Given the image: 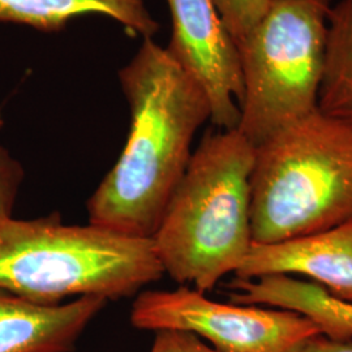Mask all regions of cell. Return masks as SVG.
I'll return each mask as SVG.
<instances>
[{"label": "cell", "mask_w": 352, "mask_h": 352, "mask_svg": "<svg viewBox=\"0 0 352 352\" xmlns=\"http://www.w3.org/2000/svg\"><path fill=\"white\" fill-rule=\"evenodd\" d=\"M333 0H270L236 42L243 76L240 133L256 148L317 110Z\"/></svg>", "instance_id": "5b68a950"}, {"label": "cell", "mask_w": 352, "mask_h": 352, "mask_svg": "<svg viewBox=\"0 0 352 352\" xmlns=\"http://www.w3.org/2000/svg\"><path fill=\"white\" fill-rule=\"evenodd\" d=\"M149 352H219L193 333L184 330H158Z\"/></svg>", "instance_id": "9a60e30c"}, {"label": "cell", "mask_w": 352, "mask_h": 352, "mask_svg": "<svg viewBox=\"0 0 352 352\" xmlns=\"http://www.w3.org/2000/svg\"><path fill=\"white\" fill-rule=\"evenodd\" d=\"M103 14L144 39L160 25L145 0H0V23L30 26L39 32H60L77 16Z\"/></svg>", "instance_id": "8fae6325"}, {"label": "cell", "mask_w": 352, "mask_h": 352, "mask_svg": "<svg viewBox=\"0 0 352 352\" xmlns=\"http://www.w3.org/2000/svg\"><path fill=\"white\" fill-rule=\"evenodd\" d=\"M254 146L235 129L209 132L151 236L164 274L208 292L239 270L251 250Z\"/></svg>", "instance_id": "7a4b0ae2"}, {"label": "cell", "mask_w": 352, "mask_h": 352, "mask_svg": "<svg viewBox=\"0 0 352 352\" xmlns=\"http://www.w3.org/2000/svg\"><path fill=\"white\" fill-rule=\"evenodd\" d=\"M302 276L352 304V219L324 231L270 244L253 243L235 278Z\"/></svg>", "instance_id": "ba28073f"}, {"label": "cell", "mask_w": 352, "mask_h": 352, "mask_svg": "<svg viewBox=\"0 0 352 352\" xmlns=\"http://www.w3.org/2000/svg\"><path fill=\"white\" fill-rule=\"evenodd\" d=\"M317 110L352 122V0H340L329 12Z\"/></svg>", "instance_id": "7c38bea8"}, {"label": "cell", "mask_w": 352, "mask_h": 352, "mask_svg": "<svg viewBox=\"0 0 352 352\" xmlns=\"http://www.w3.org/2000/svg\"><path fill=\"white\" fill-rule=\"evenodd\" d=\"M4 119L0 115V131ZM25 179V170L11 151L0 145V214L13 215L19 193Z\"/></svg>", "instance_id": "5bb4252c"}, {"label": "cell", "mask_w": 352, "mask_h": 352, "mask_svg": "<svg viewBox=\"0 0 352 352\" xmlns=\"http://www.w3.org/2000/svg\"><path fill=\"white\" fill-rule=\"evenodd\" d=\"M352 219V122L316 110L254 148L253 243L295 239Z\"/></svg>", "instance_id": "277c9868"}, {"label": "cell", "mask_w": 352, "mask_h": 352, "mask_svg": "<svg viewBox=\"0 0 352 352\" xmlns=\"http://www.w3.org/2000/svg\"><path fill=\"white\" fill-rule=\"evenodd\" d=\"M107 304L102 296L85 295L47 305L0 289V352H74Z\"/></svg>", "instance_id": "9c48e42d"}, {"label": "cell", "mask_w": 352, "mask_h": 352, "mask_svg": "<svg viewBox=\"0 0 352 352\" xmlns=\"http://www.w3.org/2000/svg\"><path fill=\"white\" fill-rule=\"evenodd\" d=\"M119 81L131 128L116 164L89 197V223L151 239L187 170L195 135L210 120V102L153 38L119 71Z\"/></svg>", "instance_id": "6da1fadb"}, {"label": "cell", "mask_w": 352, "mask_h": 352, "mask_svg": "<svg viewBox=\"0 0 352 352\" xmlns=\"http://www.w3.org/2000/svg\"><path fill=\"white\" fill-rule=\"evenodd\" d=\"M167 4L173 33L164 49L205 90L214 126L238 128L244 93L239 51L214 0H167Z\"/></svg>", "instance_id": "52a82bcc"}, {"label": "cell", "mask_w": 352, "mask_h": 352, "mask_svg": "<svg viewBox=\"0 0 352 352\" xmlns=\"http://www.w3.org/2000/svg\"><path fill=\"white\" fill-rule=\"evenodd\" d=\"M302 352H352V340H336L318 334L309 340Z\"/></svg>", "instance_id": "2e32d148"}, {"label": "cell", "mask_w": 352, "mask_h": 352, "mask_svg": "<svg viewBox=\"0 0 352 352\" xmlns=\"http://www.w3.org/2000/svg\"><path fill=\"white\" fill-rule=\"evenodd\" d=\"M227 32L235 43L264 16L270 0H214Z\"/></svg>", "instance_id": "4fadbf2b"}, {"label": "cell", "mask_w": 352, "mask_h": 352, "mask_svg": "<svg viewBox=\"0 0 352 352\" xmlns=\"http://www.w3.org/2000/svg\"><path fill=\"white\" fill-rule=\"evenodd\" d=\"M164 276L151 239L64 225L58 213L34 219L0 214V289L30 302L54 305L85 295L113 302Z\"/></svg>", "instance_id": "3957f363"}, {"label": "cell", "mask_w": 352, "mask_h": 352, "mask_svg": "<svg viewBox=\"0 0 352 352\" xmlns=\"http://www.w3.org/2000/svg\"><path fill=\"white\" fill-rule=\"evenodd\" d=\"M227 287L231 302L292 311L309 318L327 338L352 340V304L333 298L309 280L289 276L234 278Z\"/></svg>", "instance_id": "30bf717a"}, {"label": "cell", "mask_w": 352, "mask_h": 352, "mask_svg": "<svg viewBox=\"0 0 352 352\" xmlns=\"http://www.w3.org/2000/svg\"><path fill=\"white\" fill-rule=\"evenodd\" d=\"M129 318L140 330L193 333L219 352H302L321 334L309 318L296 312L214 302L188 286L141 291Z\"/></svg>", "instance_id": "8992f818"}]
</instances>
